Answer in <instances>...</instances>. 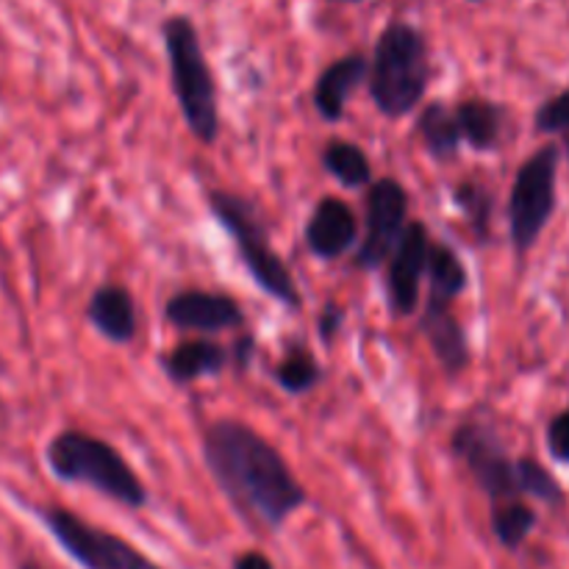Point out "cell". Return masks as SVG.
Returning a JSON list of instances; mask_svg holds the SVG:
<instances>
[{
    "mask_svg": "<svg viewBox=\"0 0 569 569\" xmlns=\"http://www.w3.org/2000/svg\"><path fill=\"white\" fill-rule=\"evenodd\" d=\"M200 448L222 498L253 528L281 531L309 503V492L281 450L244 422L214 420Z\"/></svg>",
    "mask_w": 569,
    "mask_h": 569,
    "instance_id": "obj_1",
    "label": "cell"
},
{
    "mask_svg": "<svg viewBox=\"0 0 569 569\" xmlns=\"http://www.w3.org/2000/svg\"><path fill=\"white\" fill-rule=\"evenodd\" d=\"M209 209L217 226L231 237L233 248H237L239 259H242L244 270L253 278L256 287L267 298L281 303L283 309L298 315L303 309V295H300L298 281H295L289 264L272 248L267 217L256 206V200H250L248 194L228 192V189H211Z\"/></svg>",
    "mask_w": 569,
    "mask_h": 569,
    "instance_id": "obj_2",
    "label": "cell"
},
{
    "mask_svg": "<svg viewBox=\"0 0 569 569\" xmlns=\"http://www.w3.org/2000/svg\"><path fill=\"white\" fill-rule=\"evenodd\" d=\"M44 465L56 481L94 489L126 509L139 511L150 500L142 478L128 465L126 456L94 433L78 428L59 431L44 448Z\"/></svg>",
    "mask_w": 569,
    "mask_h": 569,
    "instance_id": "obj_3",
    "label": "cell"
},
{
    "mask_svg": "<svg viewBox=\"0 0 569 569\" xmlns=\"http://www.w3.org/2000/svg\"><path fill=\"white\" fill-rule=\"evenodd\" d=\"M367 83L372 103L383 117L400 120L411 114L431 83V50L426 33L411 22H389L372 48Z\"/></svg>",
    "mask_w": 569,
    "mask_h": 569,
    "instance_id": "obj_4",
    "label": "cell"
},
{
    "mask_svg": "<svg viewBox=\"0 0 569 569\" xmlns=\"http://www.w3.org/2000/svg\"><path fill=\"white\" fill-rule=\"evenodd\" d=\"M161 37L178 109L198 142L214 144L220 139V98L198 26L187 14H170L161 26Z\"/></svg>",
    "mask_w": 569,
    "mask_h": 569,
    "instance_id": "obj_5",
    "label": "cell"
},
{
    "mask_svg": "<svg viewBox=\"0 0 569 569\" xmlns=\"http://www.w3.org/2000/svg\"><path fill=\"white\" fill-rule=\"evenodd\" d=\"M44 531L81 569H164L117 533L81 520L64 506H37Z\"/></svg>",
    "mask_w": 569,
    "mask_h": 569,
    "instance_id": "obj_6",
    "label": "cell"
},
{
    "mask_svg": "<svg viewBox=\"0 0 569 569\" xmlns=\"http://www.w3.org/2000/svg\"><path fill=\"white\" fill-rule=\"evenodd\" d=\"M559 161L561 144L550 142L517 170L509 194V237L517 253H528L553 217Z\"/></svg>",
    "mask_w": 569,
    "mask_h": 569,
    "instance_id": "obj_7",
    "label": "cell"
},
{
    "mask_svg": "<svg viewBox=\"0 0 569 569\" xmlns=\"http://www.w3.org/2000/svg\"><path fill=\"white\" fill-rule=\"evenodd\" d=\"M450 450L467 467L489 503L522 498L517 481V459H511L495 426L481 417L465 420L450 437Z\"/></svg>",
    "mask_w": 569,
    "mask_h": 569,
    "instance_id": "obj_8",
    "label": "cell"
},
{
    "mask_svg": "<svg viewBox=\"0 0 569 569\" xmlns=\"http://www.w3.org/2000/svg\"><path fill=\"white\" fill-rule=\"evenodd\" d=\"M409 226V192L398 178H378L367 187V217L365 237L359 239L353 264L359 270H381L389 256L398 248Z\"/></svg>",
    "mask_w": 569,
    "mask_h": 569,
    "instance_id": "obj_9",
    "label": "cell"
},
{
    "mask_svg": "<svg viewBox=\"0 0 569 569\" xmlns=\"http://www.w3.org/2000/svg\"><path fill=\"white\" fill-rule=\"evenodd\" d=\"M431 233L426 222H409L398 248L387 261V298L395 317H411L420 309V283L428 272Z\"/></svg>",
    "mask_w": 569,
    "mask_h": 569,
    "instance_id": "obj_10",
    "label": "cell"
},
{
    "mask_svg": "<svg viewBox=\"0 0 569 569\" xmlns=\"http://www.w3.org/2000/svg\"><path fill=\"white\" fill-rule=\"evenodd\" d=\"M164 317L178 331L220 333L244 328V311L231 295L206 292V289H183L164 306Z\"/></svg>",
    "mask_w": 569,
    "mask_h": 569,
    "instance_id": "obj_11",
    "label": "cell"
},
{
    "mask_svg": "<svg viewBox=\"0 0 569 569\" xmlns=\"http://www.w3.org/2000/svg\"><path fill=\"white\" fill-rule=\"evenodd\" d=\"M303 239L309 253L317 256V259H342L345 253H350L359 244V217L353 214V209L345 200L328 194L311 211Z\"/></svg>",
    "mask_w": 569,
    "mask_h": 569,
    "instance_id": "obj_12",
    "label": "cell"
},
{
    "mask_svg": "<svg viewBox=\"0 0 569 569\" xmlns=\"http://www.w3.org/2000/svg\"><path fill=\"white\" fill-rule=\"evenodd\" d=\"M420 333L428 339L433 356L448 376H461L470 367V342H467L465 326L453 315V306L426 300L420 311Z\"/></svg>",
    "mask_w": 569,
    "mask_h": 569,
    "instance_id": "obj_13",
    "label": "cell"
},
{
    "mask_svg": "<svg viewBox=\"0 0 569 569\" xmlns=\"http://www.w3.org/2000/svg\"><path fill=\"white\" fill-rule=\"evenodd\" d=\"M367 72H370V61L365 53H348L342 59L331 61L326 70L320 72L315 83V100L317 114L326 122H339L348 109V98L359 89V83H365Z\"/></svg>",
    "mask_w": 569,
    "mask_h": 569,
    "instance_id": "obj_14",
    "label": "cell"
},
{
    "mask_svg": "<svg viewBox=\"0 0 569 569\" xmlns=\"http://www.w3.org/2000/svg\"><path fill=\"white\" fill-rule=\"evenodd\" d=\"M87 320L106 342L128 345L137 337L139 315L133 295L120 283H103L87 303Z\"/></svg>",
    "mask_w": 569,
    "mask_h": 569,
    "instance_id": "obj_15",
    "label": "cell"
},
{
    "mask_svg": "<svg viewBox=\"0 0 569 569\" xmlns=\"http://www.w3.org/2000/svg\"><path fill=\"white\" fill-rule=\"evenodd\" d=\"M228 359L231 353L211 339H187L161 356V370L172 383L187 387V383L203 381V378L222 376Z\"/></svg>",
    "mask_w": 569,
    "mask_h": 569,
    "instance_id": "obj_16",
    "label": "cell"
},
{
    "mask_svg": "<svg viewBox=\"0 0 569 569\" xmlns=\"http://www.w3.org/2000/svg\"><path fill=\"white\" fill-rule=\"evenodd\" d=\"M453 111L461 128V139L472 150L489 153V150L498 148L506 131V117H509L503 103H495L487 98H467Z\"/></svg>",
    "mask_w": 569,
    "mask_h": 569,
    "instance_id": "obj_17",
    "label": "cell"
},
{
    "mask_svg": "<svg viewBox=\"0 0 569 569\" xmlns=\"http://www.w3.org/2000/svg\"><path fill=\"white\" fill-rule=\"evenodd\" d=\"M428 298L431 303H456L467 289V267L450 244L433 242L428 253Z\"/></svg>",
    "mask_w": 569,
    "mask_h": 569,
    "instance_id": "obj_18",
    "label": "cell"
},
{
    "mask_svg": "<svg viewBox=\"0 0 569 569\" xmlns=\"http://www.w3.org/2000/svg\"><path fill=\"white\" fill-rule=\"evenodd\" d=\"M417 133H420L428 153H431L433 159L442 161L456 159L461 142H465V139H461L459 120H456V111L448 109L445 103H439V100H433V103H428L426 109L420 111V117H417Z\"/></svg>",
    "mask_w": 569,
    "mask_h": 569,
    "instance_id": "obj_19",
    "label": "cell"
},
{
    "mask_svg": "<svg viewBox=\"0 0 569 569\" xmlns=\"http://www.w3.org/2000/svg\"><path fill=\"white\" fill-rule=\"evenodd\" d=\"M322 170L333 178V181L342 183L345 189H361L370 187L376 178H372V164L370 156L359 148V144L348 142V139H331L322 150Z\"/></svg>",
    "mask_w": 569,
    "mask_h": 569,
    "instance_id": "obj_20",
    "label": "cell"
},
{
    "mask_svg": "<svg viewBox=\"0 0 569 569\" xmlns=\"http://www.w3.org/2000/svg\"><path fill=\"white\" fill-rule=\"evenodd\" d=\"M489 526H492L495 539L506 550H520L526 545V539L531 537L533 528H537V511L528 503H522V498L492 503Z\"/></svg>",
    "mask_w": 569,
    "mask_h": 569,
    "instance_id": "obj_21",
    "label": "cell"
},
{
    "mask_svg": "<svg viewBox=\"0 0 569 569\" xmlns=\"http://www.w3.org/2000/svg\"><path fill=\"white\" fill-rule=\"evenodd\" d=\"M272 376L287 395H306L322 381V367L306 345L292 342Z\"/></svg>",
    "mask_w": 569,
    "mask_h": 569,
    "instance_id": "obj_22",
    "label": "cell"
},
{
    "mask_svg": "<svg viewBox=\"0 0 569 569\" xmlns=\"http://www.w3.org/2000/svg\"><path fill=\"white\" fill-rule=\"evenodd\" d=\"M453 200L467 217V226L476 233L478 242H487L489 231H492V194L487 187L478 181H461L456 183Z\"/></svg>",
    "mask_w": 569,
    "mask_h": 569,
    "instance_id": "obj_23",
    "label": "cell"
},
{
    "mask_svg": "<svg viewBox=\"0 0 569 569\" xmlns=\"http://www.w3.org/2000/svg\"><path fill=\"white\" fill-rule=\"evenodd\" d=\"M517 481H520L522 498H533L545 506H561L565 503V489L556 481L553 472L545 465H539L531 456L517 459Z\"/></svg>",
    "mask_w": 569,
    "mask_h": 569,
    "instance_id": "obj_24",
    "label": "cell"
},
{
    "mask_svg": "<svg viewBox=\"0 0 569 569\" xmlns=\"http://www.w3.org/2000/svg\"><path fill=\"white\" fill-rule=\"evenodd\" d=\"M537 128L542 133H550V137L559 139L561 153L569 159V89L539 106Z\"/></svg>",
    "mask_w": 569,
    "mask_h": 569,
    "instance_id": "obj_25",
    "label": "cell"
},
{
    "mask_svg": "<svg viewBox=\"0 0 569 569\" xmlns=\"http://www.w3.org/2000/svg\"><path fill=\"white\" fill-rule=\"evenodd\" d=\"M548 450L556 461L569 465V411H561L548 426Z\"/></svg>",
    "mask_w": 569,
    "mask_h": 569,
    "instance_id": "obj_26",
    "label": "cell"
},
{
    "mask_svg": "<svg viewBox=\"0 0 569 569\" xmlns=\"http://www.w3.org/2000/svg\"><path fill=\"white\" fill-rule=\"evenodd\" d=\"M342 322H345L342 306H337V303H326V306H322L320 320H317V331H320L322 342L331 345L333 339L339 337V331H342Z\"/></svg>",
    "mask_w": 569,
    "mask_h": 569,
    "instance_id": "obj_27",
    "label": "cell"
},
{
    "mask_svg": "<svg viewBox=\"0 0 569 569\" xmlns=\"http://www.w3.org/2000/svg\"><path fill=\"white\" fill-rule=\"evenodd\" d=\"M231 359L237 372H244L250 367V359H253V337L248 331H242V337L237 339V345L231 350Z\"/></svg>",
    "mask_w": 569,
    "mask_h": 569,
    "instance_id": "obj_28",
    "label": "cell"
},
{
    "mask_svg": "<svg viewBox=\"0 0 569 569\" xmlns=\"http://www.w3.org/2000/svg\"><path fill=\"white\" fill-rule=\"evenodd\" d=\"M233 569H276L270 561V556L259 553V550H248V553H239L233 559Z\"/></svg>",
    "mask_w": 569,
    "mask_h": 569,
    "instance_id": "obj_29",
    "label": "cell"
},
{
    "mask_svg": "<svg viewBox=\"0 0 569 569\" xmlns=\"http://www.w3.org/2000/svg\"><path fill=\"white\" fill-rule=\"evenodd\" d=\"M17 569H44V567L39 565V561H31V559H28V561H22V565L17 567Z\"/></svg>",
    "mask_w": 569,
    "mask_h": 569,
    "instance_id": "obj_30",
    "label": "cell"
},
{
    "mask_svg": "<svg viewBox=\"0 0 569 569\" xmlns=\"http://www.w3.org/2000/svg\"><path fill=\"white\" fill-rule=\"evenodd\" d=\"M337 3H361V0H337Z\"/></svg>",
    "mask_w": 569,
    "mask_h": 569,
    "instance_id": "obj_31",
    "label": "cell"
},
{
    "mask_svg": "<svg viewBox=\"0 0 569 569\" xmlns=\"http://www.w3.org/2000/svg\"><path fill=\"white\" fill-rule=\"evenodd\" d=\"M470 3H481V0H470Z\"/></svg>",
    "mask_w": 569,
    "mask_h": 569,
    "instance_id": "obj_32",
    "label": "cell"
},
{
    "mask_svg": "<svg viewBox=\"0 0 569 569\" xmlns=\"http://www.w3.org/2000/svg\"><path fill=\"white\" fill-rule=\"evenodd\" d=\"M0 372H3V361H0Z\"/></svg>",
    "mask_w": 569,
    "mask_h": 569,
    "instance_id": "obj_33",
    "label": "cell"
},
{
    "mask_svg": "<svg viewBox=\"0 0 569 569\" xmlns=\"http://www.w3.org/2000/svg\"><path fill=\"white\" fill-rule=\"evenodd\" d=\"M0 50H3V39H0Z\"/></svg>",
    "mask_w": 569,
    "mask_h": 569,
    "instance_id": "obj_34",
    "label": "cell"
}]
</instances>
